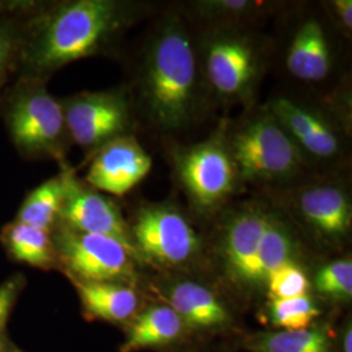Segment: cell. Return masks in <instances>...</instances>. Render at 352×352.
I'll use <instances>...</instances> for the list:
<instances>
[{"label": "cell", "mask_w": 352, "mask_h": 352, "mask_svg": "<svg viewBox=\"0 0 352 352\" xmlns=\"http://www.w3.org/2000/svg\"><path fill=\"white\" fill-rule=\"evenodd\" d=\"M132 16L128 4L113 0H75L39 14L21 34L17 59L26 78L37 80L98 54Z\"/></svg>", "instance_id": "1"}, {"label": "cell", "mask_w": 352, "mask_h": 352, "mask_svg": "<svg viewBox=\"0 0 352 352\" xmlns=\"http://www.w3.org/2000/svg\"><path fill=\"white\" fill-rule=\"evenodd\" d=\"M196 54L186 28L168 20L153 38L144 63L141 93L151 122L164 131L187 126L196 103Z\"/></svg>", "instance_id": "2"}, {"label": "cell", "mask_w": 352, "mask_h": 352, "mask_svg": "<svg viewBox=\"0 0 352 352\" xmlns=\"http://www.w3.org/2000/svg\"><path fill=\"white\" fill-rule=\"evenodd\" d=\"M6 122L19 151L54 158L63 154L68 136L63 103L54 98L39 80L28 78L14 90L7 106Z\"/></svg>", "instance_id": "3"}, {"label": "cell", "mask_w": 352, "mask_h": 352, "mask_svg": "<svg viewBox=\"0 0 352 352\" xmlns=\"http://www.w3.org/2000/svg\"><path fill=\"white\" fill-rule=\"evenodd\" d=\"M228 151L238 176L251 182L285 179L302 164V151L269 111L238 131Z\"/></svg>", "instance_id": "4"}, {"label": "cell", "mask_w": 352, "mask_h": 352, "mask_svg": "<svg viewBox=\"0 0 352 352\" xmlns=\"http://www.w3.org/2000/svg\"><path fill=\"white\" fill-rule=\"evenodd\" d=\"M54 245L75 280L126 285L135 278L136 257L109 236L77 232L60 225Z\"/></svg>", "instance_id": "5"}, {"label": "cell", "mask_w": 352, "mask_h": 352, "mask_svg": "<svg viewBox=\"0 0 352 352\" xmlns=\"http://www.w3.org/2000/svg\"><path fill=\"white\" fill-rule=\"evenodd\" d=\"M131 235L139 256L164 266L184 264L200 248L199 236L186 217L166 205L142 208Z\"/></svg>", "instance_id": "6"}, {"label": "cell", "mask_w": 352, "mask_h": 352, "mask_svg": "<svg viewBox=\"0 0 352 352\" xmlns=\"http://www.w3.org/2000/svg\"><path fill=\"white\" fill-rule=\"evenodd\" d=\"M68 136L78 146L100 149L124 136L131 123L126 96L119 91H85L63 104Z\"/></svg>", "instance_id": "7"}, {"label": "cell", "mask_w": 352, "mask_h": 352, "mask_svg": "<svg viewBox=\"0 0 352 352\" xmlns=\"http://www.w3.org/2000/svg\"><path fill=\"white\" fill-rule=\"evenodd\" d=\"M176 171L190 200L201 209L225 201L238 176L228 148L212 140L179 151Z\"/></svg>", "instance_id": "8"}, {"label": "cell", "mask_w": 352, "mask_h": 352, "mask_svg": "<svg viewBox=\"0 0 352 352\" xmlns=\"http://www.w3.org/2000/svg\"><path fill=\"white\" fill-rule=\"evenodd\" d=\"M63 205L58 222L77 232L115 239L138 258L139 253L135 248L131 228L115 202L81 183L72 171L63 170Z\"/></svg>", "instance_id": "9"}, {"label": "cell", "mask_w": 352, "mask_h": 352, "mask_svg": "<svg viewBox=\"0 0 352 352\" xmlns=\"http://www.w3.org/2000/svg\"><path fill=\"white\" fill-rule=\"evenodd\" d=\"M151 155L132 136H120L102 145L90 162L87 184L113 196H124L151 173Z\"/></svg>", "instance_id": "10"}, {"label": "cell", "mask_w": 352, "mask_h": 352, "mask_svg": "<svg viewBox=\"0 0 352 352\" xmlns=\"http://www.w3.org/2000/svg\"><path fill=\"white\" fill-rule=\"evenodd\" d=\"M257 69L258 58L247 38L222 33L206 43L205 72L221 96H243L251 88Z\"/></svg>", "instance_id": "11"}, {"label": "cell", "mask_w": 352, "mask_h": 352, "mask_svg": "<svg viewBox=\"0 0 352 352\" xmlns=\"http://www.w3.org/2000/svg\"><path fill=\"white\" fill-rule=\"evenodd\" d=\"M287 132L298 148L320 160L336 157L340 141L336 129L321 115L282 97L270 103L267 110Z\"/></svg>", "instance_id": "12"}, {"label": "cell", "mask_w": 352, "mask_h": 352, "mask_svg": "<svg viewBox=\"0 0 352 352\" xmlns=\"http://www.w3.org/2000/svg\"><path fill=\"white\" fill-rule=\"evenodd\" d=\"M269 215L258 209L236 214L226 227L223 257L228 272L240 282L251 283L252 270Z\"/></svg>", "instance_id": "13"}, {"label": "cell", "mask_w": 352, "mask_h": 352, "mask_svg": "<svg viewBox=\"0 0 352 352\" xmlns=\"http://www.w3.org/2000/svg\"><path fill=\"white\" fill-rule=\"evenodd\" d=\"M299 210L316 231L330 239H340L351 228V202L340 187L304 189L299 197Z\"/></svg>", "instance_id": "14"}, {"label": "cell", "mask_w": 352, "mask_h": 352, "mask_svg": "<svg viewBox=\"0 0 352 352\" xmlns=\"http://www.w3.org/2000/svg\"><path fill=\"white\" fill-rule=\"evenodd\" d=\"M286 65L298 80L317 82L324 80L331 68V55L322 25L309 19L296 30L289 43Z\"/></svg>", "instance_id": "15"}, {"label": "cell", "mask_w": 352, "mask_h": 352, "mask_svg": "<svg viewBox=\"0 0 352 352\" xmlns=\"http://www.w3.org/2000/svg\"><path fill=\"white\" fill-rule=\"evenodd\" d=\"M168 302L184 325L209 329L225 325L230 316L213 291L196 282H179L168 292Z\"/></svg>", "instance_id": "16"}, {"label": "cell", "mask_w": 352, "mask_h": 352, "mask_svg": "<svg viewBox=\"0 0 352 352\" xmlns=\"http://www.w3.org/2000/svg\"><path fill=\"white\" fill-rule=\"evenodd\" d=\"M76 289L89 315L104 321L122 322L136 314L139 296L122 283L75 280Z\"/></svg>", "instance_id": "17"}, {"label": "cell", "mask_w": 352, "mask_h": 352, "mask_svg": "<svg viewBox=\"0 0 352 352\" xmlns=\"http://www.w3.org/2000/svg\"><path fill=\"white\" fill-rule=\"evenodd\" d=\"M183 329L184 322L171 307H151L131 325L120 352H136L171 343L183 333Z\"/></svg>", "instance_id": "18"}, {"label": "cell", "mask_w": 352, "mask_h": 352, "mask_svg": "<svg viewBox=\"0 0 352 352\" xmlns=\"http://www.w3.org/2000/svg\"><path fill=\"white\" fill-rule=\"evenodd\" d=\"M0 238L11 257L20 263L47 269L58 258L50 231L14 221L3 228Z\"/></svg>", "instance_id": "19"}, {"label": "cell", "mask_w": 352, "mask_h": 352, "mask_svg": "<svg viewBox=\"0 0 352 352\" xmlns=\"http://www.w3.org/2000/svg\"><path fill=\"white\" fill-rule=\"evenodd\" d=\"M64 199V174L54 176L32 190L14 221L50 231L59 221Z\"/></svg>", "instance_id": "20"}, {"label": "cell", "mask_w": 352, "mask_h": 352, "mask_svg": "<svg viewBox=\"0 0 352 352\" xmlns=\"http://www.w3.org/2000/svg\"><path fill=\"white\" fill-rule=\"evenodd\" d=\"M292 247L289 231L280 222L270 217L253 265L251 285L266 282L274 270L291 261Z\"/></svg>", "instance_id": "21"}, {"label": "cell", "mask_w": 352, "mask_h": 352, "mask_svg": "<svg viewBox=\"0 0 352 352\" xmlns=\"http://www.w3.org/2000/svg\"><path fill=\"white\" fill-rule=\"evenodd\" d=\"M252 352H330V342L320 329L283 330L248 342Z\"/></svg>", "instance_id": "22"}, {"label": "cell", "mask_w": 352, "mask_h": 352, "mask_svg": "<svg viewBox=\"0 0 352 352\" xmlns=\"http://www.w3.org/2000/svg\"><path fill=\"white\" fill-rule=\"evenodd\" d=\"M270 315L273 322L285 330H304L311 327L312 321L320 315V309L307 294L289 299L272 300Z\"/></svg>", "instance_id": "23"}, {"label": "cell", "mask_w": 352, "mask_h": 352, "mask_svg": "<svg viewBox=\"0 0 352 352\" xmlns=\"http://www.w3.org/2000/svg\"><path fill=\"white\" fill-rule=\"evenodd\" d=\"M265 283L267 285V292L272 300L307 295L311 286L302 267L292 260L274 270Z\"/></svg>", "instance_id": "24"}, {"label": "cell", "mask_w": 352, "mask_h": 352, "mask_svg": "<svg viewBox=\"0 0 352 352\" xmlns=\"http://www.w3.org/2000/svg\"><path fill=\"white\" fill-rule=\"evenodd\" d=\"M315 285L316 289L327 296L337 299H351V258H342L324 265L316 273Z\"/></svg>", "instance_id": "25"}, {"label": "cell", "mask_w": 352, "mask_h": 352, "mask_svg": "<svg viewBox=\"0 0 352 352\" xmlns=\"http://www.w3.org/2000/svg\"><path fill=\"white\" fill-rule=\"evenodd\" d=\"M263 1L252 0H209L199 3L200 12L208 17L218 20H239L244 17H251L254 13L264 8Z\"/></svg>", "instance_id": "26"}, {"label": "cell", "mask_w": 352, "mask_h": 352, "mask_svg": "<svg viewBox=\"0 0 352 352\" xmlns=\"http://www.w3.org/2000/svg\"><path fill=\"white\" fill-rule=\"evenodd\" d=\"M21 42V32L12 21L0 19V89L3 87L10 68L17 59Z\"/></svg>", "instance_id": "27"}, {"label": "cell", "mask_w": 352, "mask_h": 352, "mask_svg": "<svg viewBox=\"0 0 352 352\" xmlns=\"http://www.w3.org/2000/svg\"><path fill=\"white\" fill-rule=\"evenodd\" d=\"M21 289V279L11 278L3 285H0V338L3 337V330L7 324L8 316L11 314L14 300Z\"/></svg>", "instance_id": "28"}, {"label": "cell", "mask_w": 352, "mask_h": 352, "mask_svg": "<svg viewBox=\"0 0 352 352\" xmlns=\"http://www.w3.org/2000/svg\"><path fill=\"white\" fill-rule=\"evenodd\" d=\"M336 17L340 20L342 26L347 30L352 29V1L351 0H334L331 1Z\"/></svg>", "instance_id": "29"}, {"label": "cell", "mask_w": 352, "mask_h": 352, "mask_svg": "<svg viewBox=\"0 0 352 352\" xmlns=\"http://www.w3.org/2000/svg\"><path fill=\"white\" fill-rule=\"evenodd\" d=\"M352 330L351 327H349L344 333L343 337V352H352Z\"/></svg>", "instance_id": "30"}, {"label": "cell", "mask_w": 352, "mask_h": 352, "mask_svg": "<svg viewBox=\"0 0 352 352\" xmlns=\"http://www.w3.org/2000/svg\"><path fill=\"white\" fill-rule=\"evenodd\" d=\"M0 352H7V342L3 337L0 338Z\"/></svg>", "instance_id": "31"}]
</instances>
